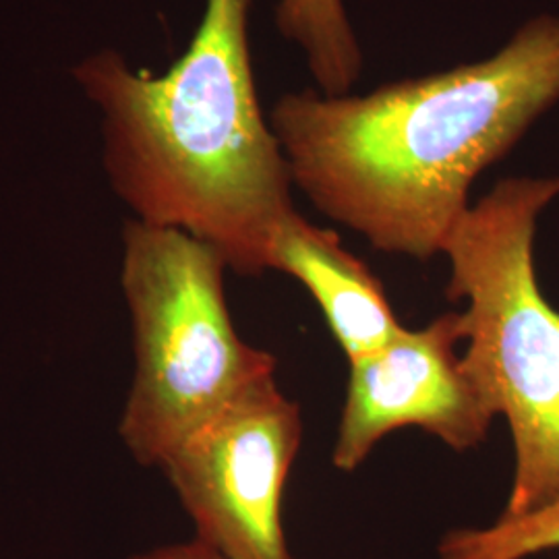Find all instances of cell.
<instances>
[{"label": "cell", "instance_id": "cell-5", "mask_svg": "<svg viewBox=\"0 0 559 559\" xmlns=\"http://www.w3.org/2000/svg\"><path fill=\"white\" fill-rule=\"evenodd\" d=\"M302 415L276 378L253 383L160 464L195 539L224 559H295L282 506Z\"/></svg>", "mask_w": 559, "mask_h": 559}, {"label": "cell", "instance_id": "cell-6", "mask_svg": "<svg viewBox=\"0 0 559 559\" xmlns=\"http://www.w3.org/2000/svg\"><path fill=\"white\" fill-rule=\"evenodd\" d=\"M462 311L399 334L378 350L350 360L332 464L353 473L373 448L402 427H420L456 452L489 436L498 417L491 400L466 369Z\"/></svg>", "mask_w": 559, "mask_h": 559}, {"label": "cell", "instance_id": "cell-7", "mask_svg": "<svg viewBox=\"0 0 559 559\" xmlns=\"http://www.w3.org/2000/svg\"><path fill=\"white\" fill-rule=\"evenodd\" d=\"M272 270L288 274L318 300L348 362L388 344L402 330L378 276L344 249L334 230L293 212L272 247Z\"/></svg>", "mask_w": 559, "mask_h": 559}, {"label": "cell", "instance_id": "cell-3", "mask_svg": "<svg viewBox=\"0 0 559 559\" xmlns=\"http://www.w3.org/2000/svg\"><path fill=\"white\" fill-rule=\"evenodd\" d=\"M559 179H503L471 203L441 255L448 297L464 300L462 360L508 420L514 477L500 519L559 500V311L540 293L535 235Z\"/></svg>", "mask_w": 559, "mask_h": 559}, {"label": "cell", "instance_id": "cell-9", "mask_svg": "<svg viewBox=\"0 0 559 559\" xmlns=\"http://www.w3.org/2000/svg\"><path fill=\"white\" fill-rule=\"evenodd\" d=\"M547 551H559V500L520 519L452 528L438 543V559H528Z\"/></svg>", "mask_w": 559, "mask_h": 559}, {"label": "cell", "instance_id": "cell-8", "mask_svg": "<svg viewBox=\"0 0 559 559\" xmlns=\"http://www.w3.org/2000/svg\"><path fill=\"white\" fill-rule=\"evenodd\" d=\"M276 25L305 52L321 94L350 92L359 80L362 55L344 0H278Z\"/></svg>", "mask_w": 559, "mask_h": 559}, {"label": "cell", "instance_id": "cell-4", "mask_svg": "<svg viewBox=\"0 0 559 559\" xmlns=\"http://www.w3.org/2000/svg\"><path fill=\"white\" fill-rule=\"evenodd\" d=\"M122 242L135 376L119 433L140 464L160 466L228 402L274 378L276 359L240 338L224 295L228 263L214 247L140 221Z\"/></svg>", "mask_w": 559, "mask_h": 559}, {"label": "cell", "instance_id": "cell-2", "mask_svg": "<svg viewBox=\"0 0 559 559\" xmlns=\"http://www.w3.org/2000/svg\"><path fill=\"white\" fill-rule=\"evenodd\" d=\"M255 0H205L200 27L164 75L102 50L75 80L102 112L104 162L138 221L214 247L240 276L272 270L297 212L293 175L261 110L249 48Z\"/></svg>", "mask_w": 559, "mask_h": 559}, {"label": "cell", "instance_id": "cell-10", "mask_svg": "<svg viewBox=\"0 0 559 559\" xmlns=\"http://www.w3.org/2000/svg\"><path fill=\"white\" fill-rule=\"evenodd\" d=\"M131 559H224L218 551L207 547L200 539L185 540V543H175V545H164L156 547L152 551H143Z\"/></svg>", "mask_w": 559, "mask_h": 559}, {"label": "cell", "instance_id": "cell-1", "mask_svg": "<svg viewBox=\"0 0 559 559\" xmlns=\"http://www.w3.org/2000/svg\"><path fill=\"white\" fill-rule=\"evenodd\" d=\"M559 102V17L520 27L489 59L365 96L284 94L270 112L293 182L373 249L441 255L483 170Z\"/></svg>", "mask_w": 559, "mask_h": 559}]
</instances>
